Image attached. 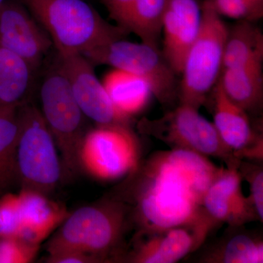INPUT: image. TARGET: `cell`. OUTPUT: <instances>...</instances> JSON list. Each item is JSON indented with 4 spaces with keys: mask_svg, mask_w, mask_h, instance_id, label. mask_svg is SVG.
I'll use <instances>...</instances> for the list:
<instances>
[{
    "mask_svg": "<svg viewBox=\"0 0 263 263\" xmlns=\"http://www.w3.org/2000/svg\"><path fill=\"white\" fill-rule=\"evenodd\" d=\"M5 0H0V8L3 6V5L4 4Z\"/></svg>",
    "mask_w": 263,
    "mask_h": 263,
    "instance_id": "f546056e",
    "label": "cell"
},
{
    "mask_svg": "<svg viewBox=\"0 0 263 263\" xmlns=\"http://www.w3.org/2000/svg\"><path fill=\"white\" fill-rule=\"evenodd\" d=\"M200 25L201 5L197 0H166L162 22V52L177 76H181Z\"/></svg>",
    "mask_w": 263,
    "mask_h": 263,
    "instance_id": "5bb4252c",
    "label": "cell"
},
{
    "mask_svg": "<svg viewBox=\"0 0 263 263\" xmlns=\"http://www.w3.org/2000/svg\"><path fill=\"white\" fill-rule=\"evenodd\" d=\"M136 1V0H102L108 10L110 18L115 21L117 25L122 28Z\"/></svg>",
    "mask_w": 263,
    "mask_h": 263,
    "instance_id": "83f0119b",
    "label": "cell"
},
{
    "mask_svg": "<svg viewBox=\"0 0 263 263\" xmlns=\"http://www.w3.org/2000/svg\"><path fill=\"white\" fill-rule=\"evenodd\" d=\"M39 249L40 245L19 238H0V263L32 262Z\"/></svg>",
    "mask_w": 263,
    "mask_h": 263,
    "instance_id": "484cf974",
    "label": "cell"
},
{
    "mask_svg": "<svg viewBox=\"0 0 263 263\" xmlns=\"http://www.w3.org/2000/svg\"><path fill=\"white\" fill-rule=\"evenodd\" d=\"M262 62L224 69L219 77L227 96L248 114L258 112L262 107Z\"/></svg>",
    "mask_w": 263,
    "mask_h": 263,
    "instance_id": "ac0fdd59",
    "label": "cell"
},
{
    "mask_svg": "<svg viewBox=\"0 0 263 263\" xmlns=\"http://www.w3.org/2000/svg\"><path fill=\"white\" fill-rule=\"evenodd\" d=\"M216 226L215 223L206 222L150 233H136L133 247L126 249L120 262H179L200 248Z\"/></svg>",
    "mask_w": 263,
    "mask_h": 263,
    "instance_id": "8fae6325",
    "label": "cell"
},
{
    "mask_svg": "<svg viewBox=\"0 0 263 263\" xmlns=\"http://www.w3.org/2000/svg\"><path fill=\"white\" fill-rule=\"evenodd\" d=\"M133 226L130 208L119 198L77 209L66 218L48 241V254L75 251L100 262H120L124 238Z\"/></svg>",
    "mask_w": 263,
    "mask_h": 263,
    "instance_id": "7a4b0ae2",
    "label": "cell"
},
{
    "mask_svg": "<svg viewBox=\"0 0 263 263\" xmlns=\"http://www.w3.org/2000/svg\"><path fill=\"white\" fill-rule=\"evenodd\" d=\"M40 96L41 113L60 155L61 182L66 183L81 171L79 153L86 133V117L76 103L68 81L57 61L43 79Z\"/></svg>",
    "mask_w": 263,
    "mask_h": 263,
    "instance_id": "277c9868",
    "label": "cell"
},
{
    "mask_svg": "<svg viewBox=\"0 0 263 263\" xmlns=\"http://www.w3.org/2000/svg\"><path fill=\"white\" fill-rule=\"evenodd\" d=\"M221 168L190 151H159L142 160L125 178L122 197L117 198L130 208L136 233L216 224L202 203Z\"/></svg>",
    "mask_w": 263,
    "mask_h": 263,
    "instance_id": "6da1fadb",
    "label": "cell"
},
{
    "mask_svg": "<svg viewBox=\"0 0 263 263\" xmlns=\"http://www.w3.org/2000/svg\"><path fill=\"white\" fill-rule=\"evenodd\" d=\"M238 167H222L208 189L203 198L204 210L214 222L240 228L258 219L249 197L241 188Z\"/></svg>",
    "mask_w": 263,
    "mask_h": 263,
    "instance_id": "9a60e30c",
    "label": "cell"
},
{
    "mask_svg": "<svg viewBox=\"0 0 263 263\" xmlns=\"http://www.w3.org/2000/svg\"><path fill=\"white\" fill-rule=\"evenodd\" d=\"M83 55L93 65L110 66L141 78L164 107L172 108L177 105L178 76L159 48L119 39L93 48Z\"/></svg>",
    "mask_w": 263,
    "mask_h": 263,
    "instance_id": "ba28073f",
    "label": "cell"
},
{
    "mask_svg": "<svg viewBox=\"0 0 263 263\" xmlns=\"http://www.w3.org/2000/svg\"><path fill=\"white\" fill-rule=\"evenodd\" d=\"M22 105L0 107V196L16 181V149Z\"/></svg>",
    "mask_w": 263,
    "mask_h": 263,
    "instance_id": "7402d4cb",
    "label": "cell"
},
{
    "mask_svg": "<svg viewBox=\"0 0 263 263\" xmlns=\"http://www.w3.org/2000/svg\"><path fill=\"white\" fill-rule=\"evenodd\" d=\"M257 61H263L262 32L254 26V22L238 21L231 28H228L222 70Z\"/></svg>",
    "mask_w": 263,
    "mask_h": 263,
    "instance_id": "ffe728a7",
    "label": "cell"
},
{
    "mask_svg": "<svg viewBox=\"0 0 263 263\" xmlns=\"http://www.w3.org/2000/svg\"><path fill=\"white\" fill-rule=\"evenodd\" d=\"M0 46L36 72L53 48L48 33L20 0H5L0 8Z\"/></svg>",
    "mask_w": 263,
    "mask_h": 263,
    "instance_id": "7c38bea8",
    "label": "cell"
},
{
    "mask_svg": "<svg viewBox=\"0 0 263 263\" xmlns=\"http://www.w3.org/2000/svg\"><path fill=\"white\" fill-rule=\"evenodd\" d=\"M214 124L221 139L237 158L262 161V134L252 127L249 114L233 103L217 81L212 90Z\"/></svg>",
    "mask_w": 263,
    "mask_h": 263,
    "instance_id": "4fadbf2b",
    "label": "cell"
},
{
    "mask_svg": "<svg viewBox=\"0 0 263 263\" xmlns=\"http://www.w3.org/2000/svg\"><path fill=\"white\" fill-rule=\"evenodd\" d=\"M16 181L22 190L47 195L61 182L62 167L54 139L41 110L30 102L20 108Z\"/></svg>",
    "mask_w": 263,
    "mask_h": 263,
    "instance_id": "8992f818",
    "label": "cell"
},
{
    "mask_svg": "<svg viewBox=\"0 0 263 263\" xmlns=\"http://www.w3.org/2000/svg\"><path fill=\"white\" fill-rule=\"evenodd\" d=\"M166 0H136L123 28L138 35L142 43L158 48Z\"/></svg>",
    "mask_w": 263,
    "mask_h": 263,
    "instance_id": "603a6c76",
    "label": "cell"
},
{
    "mask_svg": "<svg viewBox=\"0 0 263 263\" xmlns=\"http://www.w3.org/2000/svg\"><path fill=\"white\" fill-rule=\"evenodd\" d=\"M138 129L171 149L214 157L223 161L228 167H238L241 162L221 139L213 122L202 117L199 109L187 104L179 103L157 119L143 118L138 123Z\"/></svg>",
    "mask_w": 263,
    "mask_h": 263,
    "instance_id": "52a82bcc",
    "label": "cell"
},
{
    "mask_svg": "<svg viewBox=\"0 0 263 263\" xmlns=\"http://www.w3.org/2000/svg\"><path fill=\"white\" fill-rule=\"evenodd\" d=\"M20 1L48 33L58 53L83 54L129 34L109 24L84 0Z\"/></svg>",
    "mask_w": 263,
    "mask_h": 263,
    "instance_id": "3957f363",
    "label": "cell"
},
{
    "mask_svg": "<svg viewBox=\"0 0 263 263\" xmlns=\"http://www.w3.org/2000/svg\"><path fill=\"white\" fill-rule=\"evenodd\" d=\"M142 160V146L130 124L97 125L86 131L80 148L81 170L110 182L127 178Z\"/></svg>",
    "mask_w": 263,
    "mask_h": 263,
    "instance_id": "9c48e42d",
    "label": "cell"
},
{
    "mask_svg": "<svg viewBox=\"0 0 263 263\" xmlns=\"http://www.w3.org/2000/svg\"><path fill=\"white\" fill-rule=\"evenodd\" d=\"M18 197L22 215L18 238L29 243L41 245L70 214L62 204L37 192L21 190Z\"/></svg>",
    "mask_w": 263,
    "mask_h": 263,
    "instance_id": "2e32d148",
    "label": "cell"
},
{
    "mask_svg": "<svg viewBox=\"0 0 263 263\" xmlns=\"http://www.w3.org/2000/svg\"><path fill=\"white\" fill-rule=\"evenodd\" d=\"M102 83L116 109L130 120L148 107L153 96L146 81L119 69L109 71Z\"/></svg>",
    "mask_w": 263,
    "mask_h": 263,
    "instance_id": "e0dca14e",
    "label": "cell"
},
{
    "mask_svg": "<svg viewBox=\"0 0 263 263\" xmlns=\"http://www.w3.org/2000/svg\"><path fill=\"white\" fill-rule=\"evenodd\" d=\"M228 27L207 0L201 3V25L183 64L179 103L199 109L219 81Z\"/></svg>",
    "mask_w": 263,
    "mask_h": 263,
    "instance_id": "5b68a950",
    "label": "cell"
},
{
    "mask_svg": "<svg viewBox=\"0 0 263 263\" xmlns=\"http://www.w3.org/2000/svg\"><path fill=\"white\" fill-rule=\"evenodd\" d=\"M219 15L254 22L263 15V0H207Z\"/></svg>",
    "mask_w": 263,
    "mask_h": 263,
    "instance_id": "cb8c5ba5",
    "label": "cell"
},
{
    "mask_svg": "<svg viewBox=\"0 0 263 263\" xmlns=\"http://www.w3.org/2000/svg\"><path fill=\"white\" fill-rule=\"evenodd\" d=\"M35 73L27 62L0 46V107L28 102Z\"/></svg>",
    "mask_w": 263,
    "mask_h": 263,
    "instance_id": "d6986e66",
    "label": "cell"
},
{
    "mask_svg": "<svg viewBox=\"0 0 263 263\" xmlns=\"http://www.w3.org/2000/svg\"><path fill=\"white\" fill-rule=\"evenodd\" d=\"M57 62L70 85L76 103L86 118L97 125L130 124L132 120L114 107L94 67L80 53H57Z\"/></svg>",
    "mask_w": 263,
    "mask_h": 263,
    "instance_id": "30bf717a",
    "label": "cell"
},
{
    "mask_svg": "<svg viewBox=\"0 0 263 263\" xmlns=\"http://www.w3.org/2000/svg\"><path fill=\"white\" fill-rule=\"evenodd\" d=\"M199 260L205 263H262V237L248 232H234L208 249Z\"/></svg>",
    "mask_w": 263,
    "mask_h": 263,
    "instance_id": "44dd1931",
    "label": "cell"
},
{
    "mask_svg": "<svg viewBox=\"0 0 263 263\" xmlns=\"http://www.w3.org/2000/svg\"><path fill=\"white\" fill-rule=\"evenodd\" d=\"M22 215L18 194L5 193L0 196V238H18Z\"/></svg>",
    "mask_w": 263,
    "mask_h": 263,
    "instance_id": "d4e9b609",
    "label": "cell"
},
{
    "mask_svg": "<svg viewBox=\"0 0 263 263\" xmlns=\"http://www.w3.org/2000/svg\"><path fill=\"white\" fill-rule=\"evenodd\" d=\"M242 179H245L250 189V201L259 221H263V170L262 165L257 162H245L241 160L238 167Z\"/></svg>",
    "mask_w": 263,
    "mask_h": 263,
    "instance_id": "4316f807",
    "label": "cell"
},
{
    "mask_svg": "<svg viewBox=\"0 0 263 263\" xmlns=\"http://www.w3.org/2000/svg\"><path fill=\"white\" fill-rule=\"evenodd\" d=\"M48 263H100L96 257L90 254L75 251H65L48 254L46 258Z\"/></svg>",
    "mask_w": 263,
    "mask_h": 263,
    "instance_id": "f1b7e54d",
    "label": "cell"
}]
</instances>
